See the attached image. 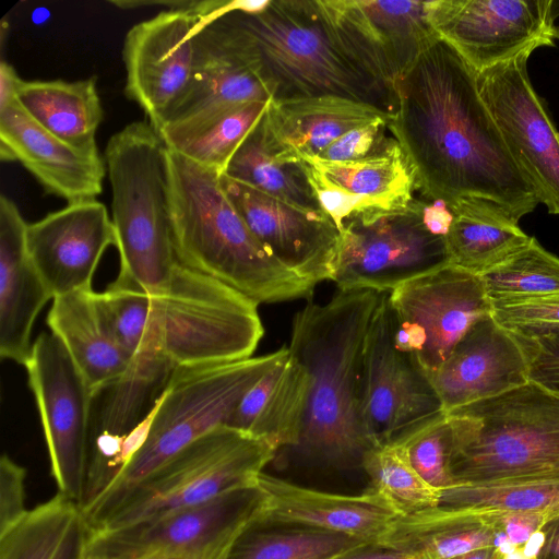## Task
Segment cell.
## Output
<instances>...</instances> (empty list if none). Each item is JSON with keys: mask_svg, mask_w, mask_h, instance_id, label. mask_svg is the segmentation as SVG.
<instances>
[{"mask_svg": "<svg viewBox=\"0 0 559 559\" xmlns=\"http://www.w3.org/2000/svg\"><path fill=\"white\" fill-rule=\"evenodd\" d=\"M389 130L425 199L489 206L519 224L539 203L483 100L476 72L440 36L396 85Z\"/></svg>", "mask_w": 559, "mask_h": 559, "instance_id": "obj_1", "label": "cell"}, {"mask_svg": "<svg viewBox=\"0 0 559 559\" xmlns=\"http://www.w3.org/2000/svg\"><path fill=\"white\" fill-rule=\"evenodd\" d=\"M225 12L236 46L273 103L334 96L392 117L395 90L340 24L329 0H267Z\"/></svg>", "mask_w": 559, "mask_h": 559, "instance_id": "obj_2", "label": "cell"}, {"mask_svg": "<svg viewBox=\"0 0 559 559\" xmlns=\"http://www.w3.org/2000/svg\"><path fill=\"white\" fill-rule=\"evenodd\" d=\"M385 292L338 290L325 304L309 301L294 317L289 352L310 379L309 401L297 447L319 465L361 467L374 448L359 414L365 341Z\"/></svg>", "mask_w": 559, "mask_h": 559, "instance_id": "obj_3", "label": "cell"}, {"mask_svg": "<svg viewBox=\"0 0 559 559\" xmlns=\"http://www.w3.org/2000/svg\"><path fill=\"white\" fill-rule=\"evenodd\" d=\"M166 162L171 237L180 264L258 304L312 295L314 285L283 265L254 237L225 193L221 173L168 147Z\"/></svg>", "mask_w": 559, "mask_h": 559, "instance_id": "obj_4", "label": "cell"}, {"mask_svg": "<svg viewBox=\"0 0 559 559\" xmlns=\"http://www.w3.org/2000/svg\"><path fill=\"white\" fill-rule=\"evenodd\" d=\"M447 415L455 486L559 481V394L528 381Z\"/></svg>", "mask_w": 559, "mask_h": 559, "instance_id": "obj_5", "label": "cell"}, {"mask_svg": "<svg viewBox=\"0 0 559 559\" xmlns=\"http://www.w3.org/2000/svg\"><path fill=\"white\" fill-rule=\"evenodd\" d=\"M166 145L148 121L127 124L108 141L105 164L120 271L117 281L164 294L179 263L171 237Z\"/></svg>", "mask_w": 559, "mask_h": 559, "instance_id": "obj_6", "label": "cell"}, {"mask_svg": "<svg viewBox=\"0 0 559 559\" xmlns=\"http://www.w3.org/2000/svg\"><path fill=\"white\" fill-rule=\"evenodd\" d=\"M276 452L265 441L221 426L83 513L93 533L155 519L254 484Z\"/></svg>", "mask_w": 559, "mask_h": 559, "instance_id": "obj_7", "label": "cell"}, {"mask_svg": "<svg viewBox=\"0 0 559 559\" xmlns=\"http://www.w3.org/2000/svg\"><path fill=\"white\" fill-rule=\"evenodd\" d=\"M150 297L147 328L176 369L250 358L263 337L257 301L180 263L168 289Z\"/></svg>", "mask_w": 559, "mask_h": 559, "instance_id": "obj_8", "label": "cell"}, {"mask_svg": "<svg viewBox=\"0 0 559 559\" xmlns=\"http://www.w3.org/2000/svg\"><path fill=\"white\" fill-rule=\"evenodd\" d=\"M287 350L283 346L238 361L177 368L156 403L142 445L115 484L94 503L123 491L195 440L226 426L246 392Z\"/></svg>", "mask_w": 559, "mask_h": 559, "instance_id": "obj_9", "label": "cell"}, {"mask_svg": "<svg viewBox=\"0 0 559 559\" xmlns=\"http://www.w3.org/2000/svg\"><path fill=\"white\" fill-rule=\"evenodd\" d=\"M423 199L393 207H369L343 222L334 275L338 290L389 293L450 264L445 237L423 219Z\"/></svg>", "mask_w": 559, "mask_h": 559, "instance_id": "obj_10", "label": "cell"}, {"mask_svg": "<svg viewBox=\"0 0 559 559\" xmlns=\"http://www.w3.org/2000/svg\"><path fill=\"white\" fill-rule=\"evenodd\" d=\"M175 370L146 326L126 372L94 395L83 511L115 484L142 445L150 414Z\"/></svg>", "mask_w": 559, "mask_h": 559, "instance_id": "obj_11", "label": "cell"}, {"mask_svg": "<svg viewBox=\"0 0 559 559\" xmlns=\"http://www.w3.org/2000/svg\"><path fill=\"white\" fill-rule=\"evenodd\" d=\"M257 481L200 504L120 528L92 533L88 559H201L227 552L264 508Z\"/></svg>", "mask_w": 559, "mask_h": 559, "instance_id": "obj_12", "label": "cell"}, {"mask_svg": "<svg viewBox=\"0 0 559 559\" xmlns=\"http://www.w3.org/2000/svg\"><path fill=\"white\" fill-rule=\"evenodd\" d=\"M394 346L429 377L491 301L479 275L444 265L414 277L388 293Z\"/></svg>", "mask_w": 559, "mask_h": 559, "instance_id": "obj_13", "label": "cell"}, {"mask_svg": "<svg viewBox=\"0 0 559 559\" xmlns=\"http://www.w3.org/2000/svg\"><path fill=\"white\" fill-rule=\"evenodd\" d=\"M24 367L58 492L80 506L87 472L93 393L51 332L37 336Z\"/></svg>", "mask_w": 559, "mask_h": 559, "instance_id": "obj_14", "label": "cell"}, {"mask_svg": "<svg viewBox=\"0 0 559 559\" xmlns=\"http://www.w3.org/2000/svg\"><path fill=\"white\" fill-rule=\"evenodd\" d=\"M359 414L374 447L396 443L445 416L429 378L393 344L388 293L368 331L361 360Z\"/></svg>", "mask_w": 559, "mask_h": 559, "instance_id": "obj_15", "label": "cell"}, {"mask_svg": "<svg viewBox=\"0 0 559 559\" xmlns=\"http://www.w3.org/2000/svg\"><path fill=\"white\" fill-rule=\"evenodd\" d=\"M534 50L478 73V90L539 203L559 215V131L528 78L527 61Z\"/></svg>", "mask_w": 559, "mask_h": 559, "instance_id": "obj_16", "label": "cell"}, {"mask_svg": "<svg viewBox=\"0 0 559 559\" xmlns=\"http://www.w3.org/2000/svg\"><path fill=\"white\" fill-rule=\"evenodd\" d=\"M551 0H432L436 32L476 72L528 48L554 46Z\"/></svg>", "mask_w": 559, "mask_h": 559, "instance_id": "obj_17", "label": "cell"}, {"mask_svg": "<svg viewBox=\"0 0 559 559\" xmlns=\"http://www.w3.org/2000/svg\"><path fill=\"white\" fill-rule=\"evenodd\" d=\"M271 96L248 67L224 13L201 21L193 36L189 86L156 130L167 147L210 121L249 103Z\"/></svg>", "mask_w": 559, "mask_h": 559, "instance_id": "obj_18", "label": "cell"}, {"mask_svg": "<svg viewBox=\"0 0 559 559\" xmlns=\"http://www.w3.org/2000/svg\"><path fill=\"white\" fill-rule=\"evenodd\" d=\"M200 23L187 11L164 10L133 25L124 37V92L155 130L189 86L193 36Z\"/></svg>", "mask_w": 559, "mask_h": 559, "instance_id": "obj_19", "label": "cell"}, {"mask_svg": "<svg viewBox=\"0 0 559 559\" xmlns=\"http://www.w3.org/2000/svg\"><path fill=\"white\" fill-rule=\"evenodd\" d=\"M222 187L260 243L314 286L332 281L340 230L324 213L308 212L221 176Z\"/></svg>", "mask_w": 559, "mask_h": 559, "instance_id": "obj_20", "label": "cell"}, {"mask_svg": "<svg viewBox=\"0 0 559 559\" xmlns=\"http://www.w3.org/2000/svg\"><path fill=\"white\" fill-rule=\"evenodd\" d=\"M116 245L112 219L96 199L68 203L26 229L29 259L52 298L92 289L103 253Z\"/></svg>", "mask_w": 559, "mask_h": 559, "instance_id": "obj_21", "label": "cell"}, {"mask_svg": "<svg viewBox=\"0 0 559 559\" xmlns=\"http://www.w3.org/2000/svg\"><path fill=\"white\" fill-rule=\"evenodd\" d=\"M0 158L19 162L45 192L68 203L95 200L107 173L97 146L67 143L34 120L17 99L0 108Z\"/></svg>", "mask_w": 559, "mask_h": 559, "instance_id": "obj_22", "label": "cell"}, {"mask_svg": "<svg viewBox=\"0 0 559 559\" xmlns=\"http://www.w3.org/2000/svg\"><path fill=\"white\" fill-rule=\"evenodd\" d=\"M428 378L448 414L525 384L528 361L516 336L489 313L468 329Z\"/></svg>", "mask_w": 559, "mask_h": 559, "instance_id": "obj_23", "label": "cell"}, {"mask_svg": "<svg viewBox=\"0 0 559 559\" xmlns=\"http://www.w3.org/2000/svg\"><path fill=\"white\" fill-rule=\"evenodd\" d=\"M329 1L342 27L394 90L425 47L439 37L432 0Z\"/></svg>", "mask_w": 559, "mask_h": 559, "instance_id": "obj_24", "label": "cell"}, {"mask_svg": "<svg viewBox=\"0 0 559 559\" xmlns=\"http://www.w3.org/2000/svg\"><path fill=\"white\" fill-rule=\"evenodd\" d=\"M27 223L16 204L0 198V356L25 366L32 330L44 306L53 299L29 259Z\"/></svg>", "mask_w": 559, "mask_h": 559, "instance_id": "obj_25", "label": "cell"}, {"mask_svg": "<svg viewBox=\"0 0 559 559\" xmlns=\"http://www.w3.org/2000/svg\"><path fill=\"white\" fill-rule=\"evenodd\" d=\"M258 486L265 495L266 518L380 542L399 516L379 493L338 495L306 488L261 473Z\"/></svg>", "mask_w": 559, "mask_h": 559, "instance_id": "obj_26", "label": "cell"}, {"mask_svg": "<svg viewBox=\"0 0 559 559\" xmlns=\"http://www.w3.org/2000/svg\"><path fill=\"white\" fill-rule=\"evenodd\" d=\"M310 379L289 352L242 396L226 426L269 443L276 451L297 447L308 407Z\"/></svg>", "mask_w": 559, "mask_h": 559, "instance_id": "obj_27", "label": "cell"}, {"mask_svg": "<svg viewBox=\"0 0 559 559\" xmlns=\"http://www.w3.org/2000/svg\"><path fill=\"white\" fill-rule=\"evenodd\" d=\"M264 117L271 145L287 162L317 157L346 132L391 118L370 105L334 96L271 100Z\"/></svg>", "mask_w": 559, "mask_h": 559, "instance_id": "obj_28", "label": "cell"}, {"mask_svg": "<svg viewBox=\"0 0 559 559\" xmlns=\"http://www.w3.org/2000/svg\"><path fill=\"white\" fill-rule=\"evenodd\" d=\"M500 512H476L442 507L399 515L380 543L409 559H451L455 556L504 544Z\"/></svg>", "mask_w": 559, "mask_h": 559, "instance_id": "obj_29", "label": "cell"}, {"mask_svg": "<svg viewBox=\"0 0 559 559\" xmlns=\"http://www.w3.org/2000/svg\"><path fill=\"white\" fill-rule=\"evenodd\" d=\"M93 292L81 290L53 298L47 324L70 355L94 397L126 372L132 357L106 329L95 308Z\"/></svg>", "mask_w": 559, "mask_h": 559, "instance_id": "obj_30", "label": "cell"}, {"mask_svg": "<svg viewBox=\"0 0 559 559\" xmlns=\"http://www.w3.org/2000/svg\"><path fill=\"white\" fill-rule=\"evenodd\" d=\"M91 538L79 503L57 492L0 534V559H88Z\"/></svg>", "mask_w": 559, "mask_h": 559, "instance_id": "obj_31", "label": "cell"}, {"mask_svg": "<svg viewBox=\"0 0 559 559\" xmlns=\"http://www.w3.org/2000/svg\"><path fill=\"white\" fill-rule=\"evenodd\" d=\"M16 99L34 120L67 143L80 148L97 146L104 110L96 76L72 82L21 80Z\"/></svg>", "mask_w": 559, "mask_h": 559, "instance_id": "obj_32", "label": "cell"}, {"mask_svg": "<svg viewBox=\"0 0 559 559\" xmlns=\"http://www.w3.org/2000/svg\"><path fill=\"white\" fill-rule=\"evenodd\" d=\"M264 116L242 140L222 175L305 211L324 213L301 160L287 162L271 145Z\"/></svg>", "mask_w": 559, "mask_h": 559, "instance_id": "obj_33", "label": "cell"}, {"mask_svg": "<svg viewBox=\"0 0 559 559\" xmlns=\"http://www.w3.org/2000/svg\"><path fill=\"white\" fill-rule=\"evenodd\" d=\"M366 542L343 533L273 520L261 511L237 534L224 559H332Z\"/></svg>", "mask_w": 559, "mask_h": 559, "instance_id": "obj_34", "label": "cell"}, {"mask_svg": "<svg viewBox=\"0 0 559 559\" xmlns=\"http://www.w3.org/2000/svg\"><path fill=\"white\" fill-rule=\"evenodd\" d=\"M304 159L329 182L359 200L368 209L403 205L414 198V177L394 138L384 150L361 159Z\"/></svg>", "mask_w": 559, "mask_h": 559, "instance_id": "obj_35", "label": "cell"}, {"mask_svg": "<svg viewBox=\"0 0 559 559\" xmlns=\"http://www.w3.org/2000/svg\"><path fill=\"white\" fill-rule=\"evenodd\" d=\"M445 236L450 264L479 275L526 245L531 236L502 213L479 204L451 211Z\"/></svg>", "mask_w": 559, "mask_h": 559, "instance_id": "obj_36", "label": "cell"}, {"mask_svg": "<svg viewBox=\"0 0 559 559\" xmlns=\"http://www.w3.org/2000/svg\"><path fill=\"white\" fill-rule=\"evenodd\" d=\"M370 489L379 493L399 515L439 506L440 493L429 486L395 443L374 447L361 462Z\"/></svg>", "mask_w": 559, "mask_h": 559, "instance_id": "obj_37", "label": "cell"}, {"mask_svg": "<svg viewBox=\"0 0 559 559\" xmlns=\"http://www.w3.org/2000/svg\"><path fill=\"white\" fill-rule=\"evenodd\" d=\"M489 299L559 292V258L531 237L500 263L479 274Z\"/></svg>", "mask_w": 559, "mask_h": 559, "instance_id": "obj_38", "label": "cell"}, {"mask_svg": "<svg viewBox=\"0 0 559 559\" xmlns=\"http://www.w3.org/2000/svg\"><path fill=\"white\" fill-rule=\"evenodd\" d=\"M439 507L476 512L559 514V481L459 485L440 493Z\"/></svg>", "mask_w": 559, "mask_h": 559, "instance_id": "obj_39", "label": "cell"}, {"mask_svg": "<svg viewBox=\"0 0 559 559\" xmlns=\"http://www.w3.org/2000/svg\"><path fill=\"white\" fill-rule=\"evenodd\" d=\"M270 103L253 102L240 106L202 126L168 148L223 174L230 157L263 117Z\"/></svg>", "mask_w": 559, "mask_h": 559, "instance_id": "obj_40", "label": "cell"}, {"mask_svg": "<svg viewBox=\"0 0 559 559\" xmlns=\"http://www.w3.org/2000/svg\"><path fill=\"white\" fill-rule=\"evenodd\" d=\"M93 300L108 332L133 357L148 323L150 295L133 284L115 280L105 290L93 292Z\"/></svg>", "mask_w": 559, "mask_h": 559, "instance_id": "obj_41", "label": "cell"}, {"mask_svg": "<svg viewBox=\"0 0 559 559\" xmlns=\"http://www.w3.org/2000/svg\"><path fill=\"white\" fill-rule=\"evenodd\" d=\"M400 445L421 478L439 493L455 486L450 471L452 427L448 415L404 437Z\"/></svg>", "mask_w": 559, "mask_h": 559, "instance_id": "obj_42", "label": "cell"}, {"mask_svg": "<svg viewBox=\"0 0 559 559\" xmlns=\"http://www.w3.org/2000/svg\"><path fill=\"white\" fill-rule=\"evenodd\" d=\"M490 301L493 319L513 334L526 335L559 326V292Z\"/></svg>", "mask_w": 559, "mask_h": 559, "instance_id": "obj_43", "label": "cell"}, {"mask_svg": "<svg viewBox=\"0 0 559 559\" xmlns=\"http://www.w3.org/2000/svg\"><path fill=\"white\" fill-rule=\"evenodd\" d=\"M528 361V379L559 394V326L516 335Z\"/></svg>", "mask_w": 559, "mask_h": 559, "instance_id": "obj_44", "label": "cell"}, {"mask_svg": "<svg viewBox=\"0 0 559 559\" xmlns=\"http://www.w3.org/2000/svg\"><path fill=\"white\" fill-rule=\"evenodd\" d=\"M389 120L382 118L346 132L313 158L347 162L361 159L384 150L393 140V136L385 135Z\"/></svg>", "mask_w": 559, "mask_h": 559, "instance_id": "obj_45", "label": "cell"}, {"mask_svg": "<svg viewBox=\"0 0 559 559\" xmlns=\"http://www.w3.org/2000/svg\"><path fill=\"white\" fill-rule=\"evenodd\" d=\"M26 469L9 455L0 459V534L19 522L29 509L26 508Z\"/></svg>", "mask_w": 559, "mask_h": 559, "instance_id": "obj_46", "label": "cell"}, {"mask_svg": "<svg viewBox=\"0 0 559 559\" xmlns=\"http://www.w3.org/2000/svg\"><path fill=\"white\" fill-rule=\"evenodd\" d=\"M559 514L548 511L537 512H500L499 527L504 544L513 549H522L524 545L539 534L542 527Z\"/></svg>", "mask_w": 559, "mask_h": 559, "instance_id": "obj_47", "label": "cell"}, {"mask_svg": "<svg viewBox=\"0 0 559 559\" xmlns=\"http://www.w3.org/2000/svg\"><path fill=\"white\" fill-rule=\"evenodd\" d=\"M423 219L426 227L435 235L445 237L453 221V213L440 201L423 199Z\"/></svg>", "mask_w": 559, "mask_h": 559, "instance_id": "obj_48", "label": "cell"}, {"mask_svg": "<svg viewBox=\"0 0 559 559\" xmlns=\"http://www.w3.org/2000/svg\"><path fill=\"white\" fill-rule=\"evenodd\" d=\"M332 559H409V557L380 542H366Z\"/></svg>", "mask_w": 559, "mask_h": 559, "instance_id": "obj_49", "label": "cell"}, {"mask_svg": "<svg viewBox=\"0 0 559 559\" xmlns=\"http://www.w3.org/2000/svg\"><path fill=\"white\" fill-rule=\"evenodd\" d=\"M539 536L540 544L534 559H559V515L542 527Z\"/></svg>", "mask_w": 559, "mask_h": 559, "instance_id": "obj_50", "label": "cell"}, {"mask_svg": "<svg viewBox=\"0 0 559 559\" xmlns=\"http://www.w3.org/2000/svg\"><path fill=\"white\" fill-rule=\"evenodd\" d=\"M21 80L15 69L2 60L0 63V108L16 99Z\"/></svg>", "mask_w": 559, "mask_h": 559, "instance_id": "obj_51", "label": "cell"}, {"mask_svg": "<svg viewBox=\"0 0 559 559\" xmlns=\"http://www.w3.org/2000/svg\"><path fill=\"white\" fill-rule=\"evenodd\" d=\"M508 550H518L513 549L506 544H499L491 547H485L475 549L459 556H455L451 559H511L513 557L512 552Z\"/></svg>", "mask_w": 559, "mask_h": 559, "instance_id": "obj_52", "label": "cell"}, {"mask_svg": "<svg viewBox=\"0 0 559 559\" xmlns=\"http://www.w3.org/2000/svg\"><path fill=\"white\" fill-rule=\"evenodd\" d=\"M225 555H221V556H216V557H211V558H201V559H224Z\"/></svg>", "mask_w": 559, "mask_h": 559, "instance_id": "obj_53", "label": "cell"}, {"mask_svg": "<svg viewBox=\"0 0 559 559\" xmlns=\"http://www.w3.org/2000/svg\"><path fill=\"white\" fill-rule=\"evenodd\" d=\"M556 38L559 39V27L556 29Z\"/></svg>", "mask_w": 559, "mask_h": 559, "instance_id": "obj_54", "label": "cell"}]
</instances>
